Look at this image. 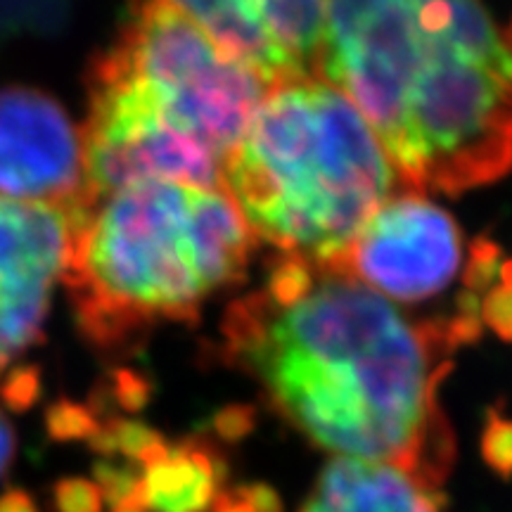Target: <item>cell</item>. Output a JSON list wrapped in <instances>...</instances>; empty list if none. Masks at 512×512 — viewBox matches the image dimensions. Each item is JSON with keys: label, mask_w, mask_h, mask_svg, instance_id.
I'll list each match as a JSON object with an SVG mask.
<instances>
[{"label": "cell", "mask_w": 512, "mask_h": 512, "mask_svg": "<svg viewBox=\"0 0 512 512\" xmlns=\"http://www.w3.org/2000/svg\"><path fill=\"white\" fill-rule=\"evenodd\" d=\"M463 233L425 192L401 188L358 228L335 266L389 302L425 304L463 268Z\"/></svg>", "instance_id": "7"}, {"label": "cell", "mask_w": 512, "mask_h": 512, "mask_svg": "<svg viewBox=\"0 0 512 512\" xmlns=\"http://www.w3.org/2000/svg\"><path fill=\"white\" fill-rule=\"evenodd\" d=\"M83 195L81 126L41 88H0V197L72 211Z\"/></svg>", "instance_id": "8"}, {"label": "cell", "mask_w": 512, "mask_h": 512, "mask_svg": "<svg viewBox=\"0 0 512 512\" xmlns=\"http://www.w3.org/2000/svg\"><path fill=\"white\" fill-rule=\"evenodd\" d=\"M136 12L88 74L86 197L162 178L226 188V166L273 79L169 5Z\"/></svg>", "instance_id": "3"}, {"label": "cell", "mask_w": 512, "mask_h": 512, "mask_svg": "<svg viewBox=\"0 0 512 512\" xmlns=\"http://www.w3.org/2000/svg\"><path fill=\"white\" fill-rule=\"evenodd\" d=\"M145 3L178 10L268 79L316 76L328 0H133Z\"/></svg>", "instance_id": "9"}, {"label": "cell", "mask_w": 512, "mask_h": 512, "mask_svg": "<svg viewBox=\"0 0 512 512\" xmlns=\"http://www.w3.org/2000/svg\"><path fill=\"white\" fill-rule=\"evenodd\" d=\"M494 287L486 290L484 304H479L486 323L494 325V330L505 339H512V264L498 268Z\"/></svg>", "instance_id": "11"}, {"label": "cell", "mask_w": 512, "mask_h": 512, "mask_svg": "<svg viewBox=\"0 0 512 512\" xmlns=\"http://www.w3.org/2000/svg\"><path fill=\"white\" fill-rule=\"evenodd\" d=\"M299 512H444V494L396 465L332 458Z\"/></svg>", "instance_id": "10"}, {"label": "cell", "mask_w": 512, "mask_h": 512, "mask_svg": "<svg viewBox=\"0 0 512 512\" xmlns=\"http://www.w3.org/2000/svg\"><path fill=\"white\" fill-rule=\"evenodd\" d=\"M316 76L406 188L456 195L512 169V19L486 0H328Z\"/></svg>", "instance_id": "2"}, {"label": "cell", "mask_w": 512, "mask_h": 512, "mask_svg": "<svg viewBox=\"0 0 512 512\" xmlns=\"http://www.w3.org/2000/svg\"><path fill=\"white\" fill-rule=\"evenodd\" d=\"M479 323L472 304L411 318L335 266L280 254L264 283L228 306L219 356L320 451L441 486L456 437L439 389Z\"/></svg>", "instance_id": "1"}, {"label": "cell", "mask_w": 512, "mask_h": 512, "mask_svg": "<svg viewBox=\"0 0 512 512\" xmlns=\"http://www.w3.org/2000/svg\"><path fill=\"white\" fill-rule=\"evenodd\" d=\"M17 453V434L8 415L0 411V479L8 475L12 460Z\"/></svg>", "instance_id": "13"}, {"label": "cell", "mask_w": 512, "mask_h": 512, "mask_svg": "<svg viewBox=\"0 0 512 512\" xmlns=\"http://www.w3.org/2000/svg\"><path fill=\"white\" fill-rule=\"evenodd\" d=\"M72 242V211L0 197V392L15 408L34 399L22 363L43 339Z\"/></svg>", "instance_id": "6"}, {"label": "cell", "mask_w": 512, "mask_h": 512, "mask_svg": "<svg viewBox=\"0 0 512 512\" xmlns=\"http://www.w3.org/2000/svg\"><path fill=\"white\" fill-rule=\"evenodd\" d=\"M396 185L366 117L320 76L275 81L226 166L256 238L318 264H335Z\"/></svg>", "instance_id": "5"}, {"label": "cell", "mask_w": 512, "mask_h": 512, "mask_svg": "<svg viewBox=\"0 0 512 512\" xmlns=\"http://www.w3.org/2000/svg\"><path fill=\"white\" fill-rule=\"evenodd\" d=\"M486 456L501 472H512V422H494L486 432Z\"/></svg>", "instance_id": "12"}, {"label": "cell", "mask_w": 512, "mask_h": 512, "mask_svg": "<svg viewBox=\"0 0 512 512\" xmlns=\"http://www.w3.org/2000/svg\"><path fill=\"white\" fill-rule=\"evenodd\" d=\"M256 240L226 188L147 178L83 197L62 275L81 335L114 354L195 323L245 278Z\"/></svg>", "instance_id": "4"}]
</instances>
